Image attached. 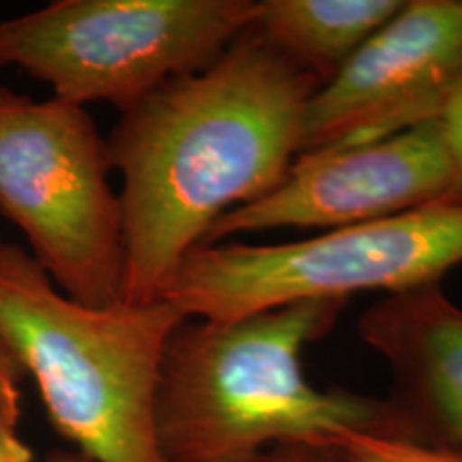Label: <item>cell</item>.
<instances>
[{
	"label": "cell",
	"instance_id": "cell-1",
	"mask_svg": "<svg viewBox=\"0 0 462 462\" xmlns=\"http://www.w3.org/2000/svg\"><path fill=\"white\" fill-rule=\"evenodd\" d=\"M319 88L246 31L215 65L120 114L106 148L123 176V304L161 300L218 218L285 180Z\"/></svg>",
	"mask_w": 462,
	"mask_h": 462
},
{
	"label": "cell",
	"instance_id": "cell-2",
	"mask_svg": "<svg viewBox=\"0 0 462 462\" xmlns=\"http://www.w3.org/2000/svg\"><path fill=\"white\" fill-rule=\"evenodd\" d=\"M345 300H302L240 317L184 319L161 357L154 426L165 462H246L285 443L381 435L383 398L321 390L306 345L332 330Z\"/></svg>",
	"mask_w": 462,
	"mask_h": 462
},
{
	"label": "cell",
	"instance_id": "cell-3",
	"mask_svg": "<svg viewBox=\"0 0 462 462\" xmlns=\"http://www.w3.org/2000/svg\"><path fill=\"white\" fill-rule=\"evenodd\" d=\"M184 319L165 300L73 302L31 253L0 245V334L54 430L92 462H165L154 398L165 343Z\"/></svg>",
	"mask_w": 462,
	"mask_h": 462
},
{
	"label": "cell",
	"instance_id": "cell-4",
	"mask_svg": "<svg viewBox=\"0 0 462 462\" xmlns=\"http://www.w3.org/2000/svg\"><path fill=\"white\" fill-rule=\"evenodd\" d=\"M460 263L462 204H435L282 245L199 246L161 300L187 319L229 321L302 300L409 291Z\"/></svg>",
	"mask_w": 462,
	"mask_h": 462
},
{
	"label": "cell",
	"instance_id": "cell-5",
	"mask_svg": "<svg viewBox=\"0 0 462 462\" xmlns=\"http://www.w3.org/2000/svg\"><path fill=\"white\" fill-rule=\"evenodd\" d=\"M257 0H56L0 22V67L73 106L120 114L204 71L253 24Z\"/></svg>",
	"mask_w": 462,
	"mask_h": 462
},
{
	"label": "cell",
	"instance_id": "cell-6",
	"mask_svg": "<svg viewBox=\"0 0 462 462\" xmlns=\"http://www.w3.org/2000/svg\"><path fill=\"white\" fill-rule=\"evenodd\" d=\"M106 140L86 107L0 86V212L73 302H123L125 227Z\"/></svg>",
	"mask_w": 462,
	"mask_h": 462
},
{
	"label": "cell",
	"instance_id": "cell-7",
	"mask_svg": "<svg viewBox=\"0 0 462 462\" xmlns=\"http://www.w3.org/2000/svg\"><path fill=\"white\" fill-rule=\"evenodd\" d=\"M454 165L435 118L356 143L302 154L279 187L229 210L208 231L212 246L270 229L332 231L446 204Z\"/></svg>",
	"mask_w": 462,
	"mask_h": 462
},
{
	"label": "cell",
	"instance_id": "cell-8",
	"mask_svg": "<svg viewBox=\"0 0 462 462\" xmlns=\"http://www.w3.org/2000/svg\"><path fill=\"white\" fill-rule=\"evenodd\" d=\"M462 82V0H409L306 103L302 154L435 118Z\"/></svg>",
	"mask_w": 462,
	"mask_h": 462
},
{
	"label": "cell",
	"instance_id": "cell-9",
	"mask_svg": "<svg viewBox=\"0 0 462 462\" xmlns=\"http://www.w3.org/2000/svg\"><path fill=\"white\" fill-rule=\"evenodd\" d=\"M357 334L392 373L381 437L462 452V309L441 282L388 293Z\"/></svg>",
	"mask_w": 462,
	"mask_h": 462
},
{
	"label": "cell",
	"instance_id": "cell-10",
	"mask_svg": "<svg viewBox=\"0 0 462 462\" xmlns=\"http://www.w3.org/2000/svg\"><path fill=\"white\" fill-rule=\"evenodd\" d=\"M401 7L402 0H257L248 31L323 86Z\"/></svg>",
	"mask_w": 462,
	"mask_h": 462
},
{
	"label": "cell",
	"instance_id": "cell-11",
	"mask_svg": "<svg viewBox=\"0 0 462 462\" xmlns=\"http://www.w3.org/2000/svg\"><path fill=\"white\" fill-rule=\"evenodd\" d=\"M346 462H462V452L437 449L402 439L345 430L334 439Z\"/></svg>",
	"mask_w": 462,
	"mask_h": 462
},
{
	"label": "cell",
	"instance_id": "cell-12",
	"mask_svg": "<svg viewBox=\"0 0 462 462\" xmlns=\"http://www.w3.org/2000/svg\"><path fill=\"white\" fill-rule=\"evenodd\" d=\"M435 120L441 126L454 165V184L446 204H462V82L446 97Z\"/></svg>",
	"mask_w": 462,
	"mask_h": 462
},
{
	"label": "cell",
	"instance_id": "cell-13",
	"mask_svg": "<svg viewBox=\"0 0 462 462\" xmlns=\"http://www.w3.org/2000/svg\"><path fill=\"white\" fill-rule=\"evenodd\" d=\"M246 462H346L334 443H285L263 449Z\"/></svg>",
	"mask_w": 462,
	"mask_h": 462
},
{
	"label": "cell",
	"instance_id": "cell-14",
	"mask_svg": "<svg viewBox=\"0 0 462 462\" xmlns=\"http://www.w3.org/2000/svg\"><path fill=\"white\" fill-rule=\"evenodd\" d=\"M15 377L0 373V430H17L20 426V385Z\"/></svg>",
	"mask_w": 462,
	"mask_h": 462
},
{
	"label": "cell",
	"instance_id": "cell-15",
	"mask_svg": "<svg viewBox=\"0 0 462 462\" xmlns=\"http://www.w3.org/2000/svg\"><path fill=\"white\" fill-rule=\"evenodd\" d=\"M0 462H34L31 448L17 430H0Z\"/></svg>",
	"mask_w": 462,
	"mask_h": 462
},
{
	"label": "cell",
	"instance_id": "cell-16",
	"mask_svg": "<svg viewBox=\"0 0 462 462\" xmlns=\"http://www.w3.org/2000/svg\"><path fill=\"white\" fill-rule=\"evenodd\" d=\"M0 373L11 374V377H15V379H20L22 374H24V371H22V366L15 360V356L11 354V349L7 346V343H5L3 334H0Z\"/></svg>",
	"mask_w": 462,
	"mask_h": 462
},
{
	"label": "cell",
	"instance_id": "cell-17",
	"mask_svg": "<svg viewBox=\"0 0 462 462\" xmlns=\"http://www.w3.org/2000/svg\"><path fill=\"white\" fill-rule=\"evenodd\" d=\"M45 462H92L88 456H84L78 449H54L48 454Z\"/></svg>",
	"mask_w": 462,
	"mask_h": 462
}]
</instances>
